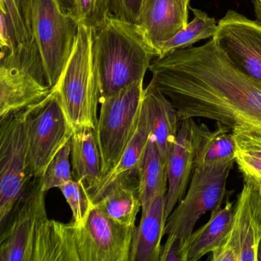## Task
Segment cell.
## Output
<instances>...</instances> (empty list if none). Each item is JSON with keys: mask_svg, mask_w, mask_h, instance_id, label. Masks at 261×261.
<instances>
[{"mask_svg": "<svg viewBox=\"0 0 261 261\" xmlns=\"http://www.w3.org/2000/svg\"><path fill=\"white\" fill-rule=\"evenodd\" d=\"M149 70L179 122L204 118L261 131V82L236 68L213 39L156 58Z\"/></svg>", "mask_w": 261, "mask_h": 261, "instance_id": "1", "label": "cell"}, {"mask_svg": "<svg viewBox=\"0 0 261 261\" xmlns=\"http://www.w3.org/2000/svg\"><path fill=\"white\" fill-rule=\"evenodd\" d=\"M100 99L143 81L158 49L138 25L111 14L93 36Z\"/></svg>", "mask_w": 261, "mask_h": 261, "instance_id": "2", "label": "cell"}, {"mask_svg": "<svg viewBox=\"0 0 261 261\" xmlns=\"http://www.w3.org/2000/svg\"><path fill=\"white\" fill-rule=\"evenodd\" d=\"M94 30L80 24L72 55L56 88L62 109L74 130L96 129L100 100L93 56Z\"/></svg>", "mask_w": 261, "mask_h": 261, "instance_id": "3", "label": "cell"}, {"mask_svg": "<svg viewBox=\"0 0 261 261\" xmlns=\"http://www.w3.org/2000/svg\"><path fill=\"white\" fill-rule=\"evenodd\" d=\"M34 39L0 56V120L40 102L53 91Z\"/></svg>", "mask_w": 261, "mask_h": 261, "instance_id": "4", "label": "cell"}, {"mask_svg": "<svg viewBox=\"0 0 261 261\" xmlns=\"http://www.w3.org/2000/svg\"><path fill=\"white\" fill-rule=\"evenodd\" d=\"M80 22L61 0H34L32 33L51 88L59 82L77 42Z\"/></svg>", "mask_w": 261, "mask_h": 261, "instance_id": "5", "label": "cell"}, {"mask_svg": "<svg viewBox=\"0 0 261 261\" xmlns=\"http://www.w3.org/2000/svg\"><path fill=\"white\" fill-rule=\"evenodd\" d=\"M235 161L195 167L187 193L166 220L165 234L180 240L186 261L191 235L198 220L220 207L226 194V185Z\"/></svg>", "mask_w": 261, "mask_h": 261, "instance_id": "6", "label": "cell"}, {"mask_svg": "<svg viewBox=\"0 0 261 261\" xmlns=\"http://www.w3.org/2000/svg\"><path fill=\"white\" fill-rule=\"evenodd\" d=\"M145 89L143 81L100 99L97 126L102 177L116 166L140 123Z\"/></svg>", "mask_w": 261, "mask_h": 261, "instance_id": "7", "label": "cell"}, {"mask_svg": "<svg viewBox=\"0 0 261 261\" xmlns=\"http://www.w3.org/2000/svg\"><path fill=\"white\" fill-rule=\"evenodd\" d=\"M23 122L33 178L41 177L74 133L56 88L45 99L23 110Z\"/></svg>", "mask_w": 261, "mask_h": 261, "instance_id": "8", "label": "cell"}, {"mask_svg": "<svg viewBox=\"0 0 261 261\" xmlns=\"http://www.w3.org/2000/svg\"><path fill=\"white\" fill-rule=\"evenodd\" d=\"M0 223L4 225L33 179L23 111L0 120Z\"/></svg>", "mask_w": 261, "mask_h": 261, "instance_id": "9", "label": "cell"}, {"mask_svg": "<svg viewBox=\"0 0 261 261\" xmlns=\"http://www.w3.org/2000/svg\"><path fill=\"white\" fill-rule=\"evenodd\" d=\"M261 240V189L244 179L225 241L212 252V261H257Z\"/></svg>", "mask_w": 261, "mask_h": 261, "instance_id": "10", "label": "cell"}, {"mask_svg": "<svg viewBox=\"0 0 261 261\" xmlns=\"http://www.w3.org/2000/svg\"><path fill=\"white\" fill-rule=\"evenodd\" d=\"M42 186V176L33 178L4 224L0 238V261H32L36 230L48 218Z\"/></svg>", "mask_w": 261, "mask_h": 261, "instance_id": "11", "label": "cell"}, {"mask_svg": "<svg viewBox=\"0 0 261 261\" xmlns=\"http://www.w3.org/2000/svg\"><path fill=\"white\" fill-rule=\"evenodd\" d=\"M134 228L116 222L94 204L85 224L75 227L79 259L129 261Z\"/></svg>", "mask_w": 261, "mask_h": 261, "instance_id": "12", "label": "cell"}, {"mask_svg": "<svg viewBox=\"0 0 261 261\" xmlns=\"http://www.w3.org/2000/svg\"><path fill=\"white\" fill-rule=\"evenodd\" d=\"M231 63L261 82V23L229 10L212 38Z\"/></svg>", "mask_w": 261, "mask_h": 261, "instance_id": "13", "label": "cell"}, {"mask_svg": "<svg viewBox=\"0 0 261 261\" xmlns=\"http://www.w3.org/2000/svg\"><path fill=\"white\" fill-rule=\"evenodd\" d=\"M180 123L168 164L166 219L184 197L195 169L197 123L194 119H186Z\"/></svg>", "mask_w": 261, "mask_h": 261, "instance_id": "14", "label": "cell"}, {"mask_svg": "<svg viewBox=\"0 0 261 261\" xmlns=\"http://www.w3.org/2000/svg\"><path fill=\"white\" fill-rule=\"evenodd\" d=\"M141 111L150 134L149 137L155 142L162 159L168 166L178 131L176 109L151 81L144 91Z\"/></svg>", "mask_w": 261, "mask_h": 261, "instance_id": "15", "label": "cell"}, {"mask_svg": "<svg viewBox=\"0 0 261 261\" xmlns=\"http://www.w3.org/2000/svg\"><path fill=\"white\" fill-rule=\"evenodd\" d=\"M188 19L189 7L182 0H146L136 24L159 51L187 25Z\"/></svg>", "mask_w": 261, "mask_h": 261, "instance_id": "16", "label": "cell"}, {"mask_svg": "<svg viewBox=\"0 0 261 261\" xmlns=\"http://www.w3.org/2000/svg\"><path fill=\"white\" fill-rule=\"evenodd\" d=\"M32 261H80L74 224L43 220L36 230Z\"/></svg>", "mask_w": 261, "mask_h": 261, "instance_id": "17", "label": "cell"}, {"mask_svg": "<svg viewBox=\"0 0 261 261\" xmlns=\"http://www.w3.org/2000/svg\"><path fill=\"white\" fill-rule=\"evenodd\" d=\"M166 195L157 197L134 228L129 261H160L166 226Z\"/></svg>", "mask_w": 261, "mask_h": 261, "instance_id": "18", "label": "cell"}, {"mask_svg": "<svg viewBox=\"0 0 261 261\" xmlns=\"http://www.w3.org/2000/svg\"><path fill=\"white\" fill-rule=\"evenodd\" d=\"M71 160L74 180L85 186L88 193L102 178V161L95 129H76L71 139Z\"/></svg>", "mask_w": 261, "mask_h": 261, "instance_id": "19", "label": "cell"}, {"mask_svg": "<svg viewBox=\"0 0 261 261\" xmlns=\"http://www.w3.org/2000/svg\"><path fill=\"white\" fill-rule=\"evenodd\" d=\"M116 222L136 227L141 207L138 175H130L111 184L94 203Z\"/></svg>", "mask_w": 261, "mask_h": 261, "instance_id": "20", "label": "cell"}, {"mask_svg": "<svg viewBox=\"0 0 261 261\" xmlns=\"http://www.w3.org/2000/svg\"><path fill=\"white\" fill-rule=\"evenodd\" d=\"M234 206L227 201L223 207L214 209L210 219L192 232L187 248V261H198L212 253L225 241L232 227Z\"/></svg>", "mask_w": 261, "mask_h": 261, "instance_id": "21", "label": "cell"}, {"mask_svg": "<svg viewBox=\"0 0 261 261\" xmlns=\"http://www.w3.org/2000/svg\"><path fill=\"white\" fill-rule=\"evenodd\" d=\"M236 145L232 130L221 123L211 130L204 123H197L195 168L223 162L235 161Z\"/></svg>", "mask_w": 261, "mask_h": 261, "instance_id": "22", "label": "cell"}, {"mask_svg": "<svg viewBox=\"0 0 261 261\" xmlns=\"http://www.w3.org/2000/svg\"><path fill=\"white\" fill-rule=\"evenodd\" d=\"M149 137L150 134L144 115L141 111L137 131L122 154L118 163L108 173L102 177L95 189L88 194L93 203L95 202L101 194L117 180L130 175H138L139 167L147 146Z\"/></svg>", "mask_w": 261, "mask_h": 261, "instance_id": "23", "label": "cell"}, {"mask_svg": "<svg viewBox=\"0 0 261 261\" xmlns=\"http://www.w3.org/2000/svg\"><path fill=\"white\" fill-rule=\"evenodd\" d=\"M168 166L164 163L155 142L149 137L139 167V187L142 214L149 210L157 197L167 193Z\"/></svg>", "mask_w": 261, "mask_h": 261, "instance_id": "24", "label": "cell"}, {"mask_svg": "<svg viewBox=\"0 0 261 261\" xmlns=\"http://www.w3.org/2000/svg\"><path fill=\"white\" fill-rule=\"evenodd\" d=\"M191 10L194 13L193 20L188 22L172 39L162 44L159 48V57H163L179 48L190 47L199 41L215 36L218 30V24L215 19L201 10L192 8Z\"/></svg>", "mask_w": 261, "mask_h": 261, "instance_id": "25", "label": "cell"}, {"mask_svg": "<svg viewBox=\"0 0 261 261\" xmlns=\"http://www.w3.org/2000/svg\"><path fill=\"white\" fill-rule=\"evenodd\" d=\"M71 140L51 159L42 175V189L48 192L59 188L73 179L71 170Z\"/></svg>", "mask_w": 261, "mask_h": 261, "instance_id": "26", "label": "cell"}, {"mask_svg": "<svg viewBox=\"0 0 261 261\" xmlns=\"http://www.w3.org/2000/svg\"><path fill=\"white\" fill-rule=\"evenodd\" d=\"M34 0H0V9L10 15L19 43L33 39L32 10Z\"/></svg>", "mask_w": 261, "mask_h": 261, "instance_id": "27", "label": "cell"}, {"mask_svg": "<svg viewBox=\"0 0 261 261\" xmlns=\"http://www.w3.org/2000/svg\"><path fill=\"white\" fill-rule=\"evenodd\" d=\"M72 212L71 222L76 227H82L88 219L94 203L85 186L73 178L59 188Z\"/></svg>", "mask_w": 261, "mask_h": 261, "instance_id": "28", "label": "cell"}, {"mask_svg": "<svg viewBox=\"0 0 261 261\" xmlns=\"http://www.w3.org/2000/svg\"><path fill=\"white\" fill-rule=\"evenodd\" d=\"M70 12L80 24L95 31L111 15L110 0H72Z\"/></svg>", "mask_w": 261, "mask_h": 261, "instance_id": "29", "label": "cell"}, {"mask_svg": "<svg viewBox=\"0 0 261 261\" xmlns=\"http://www.w3.org/2000/svg\"><path fill=\"white\" fill-rule=\"evenodd\" d=\"M232 134L237 151L261 158V131L238 128Z\"/></svg>", "mask_w": 261, "mask_h": 261, "instance_id": "30", "label": "cell"}, {"mask_svg": "<svg viewBox=\"0 0 261 261\" xmlns=\"http://www.w3.org/2000/svg\"><path fill=\"white\" fill-rule=\"evenodd\" d=\"M146 0H110V12L116 17L137 23Z\"/></svg>", "mask_w": 261, "mask_h": 261, "instance_id": "31", "label": "cell"}, {"mask_svg": "<svg viewBox=\"0 0 261 261\" xmlns=\"http://www.w3.org/2000/svg\"><path fill=\"white\" fill-rule=\"evenodd\" d=\"M235 163L244 175V179L261 185V158L236 150Z\"/></svg>", "mask_w": 261, "mask_h": 261, "instance_id": "32", "label": "cell"}, {"mask_svg": "<svg viewBox=\"0 0 261 261\" xmlns=\"http://www.w3.org/2000/svg\"><path fill=\"white\" fill-rule=\"evenodd\" d=\"M19 44L11 18L4 9H0V47L1 50L12 49Z\"/></svg>", "mask_w": 261, "mask_h": 261, "instance_id": "33", "label": "cell"}, {"mask_svg": "<svg viewBox=\"0 0 261 261\" xmlns=\"http://www.w3.org/2000/svg\"><path fill=\"white\" fill-rule=\"evenodd\" d=\"M160 261H186L182 246L178 238L173 235L167 236L166 243L162 246Z\"/></svg>", "mask_w": 261, "mask_h": 261, "instance_id": "34", "label": "cell"}, {"mask_svg": "<svg viewBox=\"0 0 261 261\" xmlns=\"http://www.w3.org/2000/svg\"><path fill=\"white\" fill-rule=\"evenodd\" d=\"M253 5H254V11L256 20L261 23V5L259 3L255 1V0H253Z\"/></svg>", "mask_w": 261, "mask_h": 261, "instance_id": "35", "label": "cell"}, {"mask_svg": "<svg viewBox=\"0 0 261 261\" xmlns=\"http://www.w3.org/2000/svg\"><path fill=\"white\" fill-rule=\"evenodd\" d=\"M61 2L62 3L64 7H65V8L68 10V11H70V10H71V3H72V0H61Z\"/></svg>", "mask_w": 261, "mask_h": 261, "instance_id": "36", "label": "cell"}, {"mask_svg": "<svg viewBox=\"0 0 261 261\" xmlns=\"http://www.w3.org/2000/svg\"><path fill=\"white\" fill-rule=\"evenodd\" d=\"M257 261H261V240L257 249Z\"/></svg>", "mask_w": 261, "mask_h": 261, "instance_id": "37", "label": "cell"}, {"mask_svg": "<svg viewBox=\"0 0 261 261\" xmlns=\"http://www.w3.org/2000/svg\"><path fill=\"white\" fill-rule=\"evenodd\" d=\"M182 1L185 3L186 5H187L188 7H189V1H190V0H182Z\"/></svg>", "mask_w": 261, "mask_h": 261, "instance_id": "38", "label": "cell"}, {"mask_svg": "<svg viewBox=\"0 0 261 261\" xmlns=\"http://www.w3.org/2000/svg\"><path fill=\"white\" fill-rule=\"evenodd\" d=\"M255 1H256V2L259 3V4L261 5V0H255Z\"/></svg>", "mask_w": 261, "mask_h": 261, "instance_id": "39", "label": "cell"}, {"mask_svg": "<svg viewBox=\"0 0 261 261\" xmlns=\"http://www.w3.org/2000/svg\"><path fill=\"white\" fill-rule=\"evenodd\" d=\"M259 186H260V189H261V185H259Z\"/></svg>", "mask_w": 261, "mask_h": 261, "instance_id": "40", "label": "cell"}]
</instances>
